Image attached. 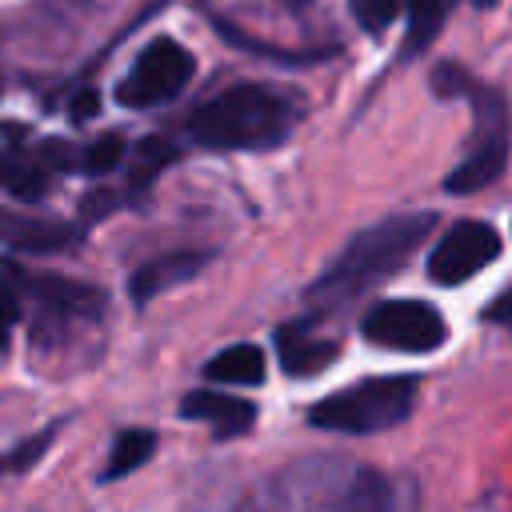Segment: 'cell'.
I'll return each instance as SVG.
<instances>
[{"label": "cell", "mask_w": 512, "mask_h": 512, "mask_svg": "<svg viewBox=\"0 0 512 512\" xmlns=\"http://www.w3.org/2000/svg\"><path fill=\"white\" fill-rule=\"evenodd\" d=\"M264 512H416V488L376 464L308 452L268 480Z\"/></svg>", "instance_id": "obj_1"}, {"label": "cell", "mask_w": 512, "mask_h": 512, "mask_svg": "<svg viewBox=\"0 0 512 512\" xmlns=\"http://www.w3.org/2000/svg\"><path fill=\"white\" fill-rule=\"evenodd\" d=\"M432 224H436L432 212H408V216H388V220L356 232L336 252V260L324 268V276H316V284L308 288V304H316V308H340L352 296H360L364 288L388 280L428 240Z\"/></svg>", "instance_id": "obj_2"}, {"label": "cell", "mask_w": 512, "mask_h": 512, "mask_svg": "<svg viewBox=\"0 0 512 512\" xmlns=\"http://www.w3.org/2000/svg\"><path fill=\"white\" fill-rule=\"evenodd\" d=\"M296 124V104L268 84H236L188 116V136L204 148H272Z\"/></svg>", "instance_id": "obj_3"}, {"label": "cell", "mask_w": 512, "mask_h": 512, "mask_svg": "<svg viewBox=\"0 0 512 512\" xmlns=\"http://www.w3.org/2000/svg\"><path fill=\"white\" fill-rule=\"evenodd\" d=\"M420 380L416 376H368L340 392L320 396L308 408V424L320 432H344V436H376L388 428H400L416 408Z\"/></svg>", "instance_id": "obj_4"}, {"label": "cell", "mask_w": 512, "mask_h": 512, "mask_svg": "<svg viewBox=\"0 0 512 512\" xmlns=\"http://www.w3.org/2000/svg\"><path fill=\"white\" fill-rule=\"evenodd\" d=\"M472 104H476V144L468 148V156L444 176V192L448 196H472L480 188H488L492 180L504 176L508 168V104L496 88L472 80Z\"/></svg>", "instance_id": "obj_5"}, {"label": "cell", "mask_w": 512, "mask_h": 512, "mask_svg": "<svg viewBox=\"0 0 512 512\" xmlns=\"http://www.w3.org/2000/svg\"><path fill=\"white\" fill-rule=\"evenodd\" d=\"M360 332L376 348L424 356L448 340V320L440 316V308H432L424 300H380L364 312Z\"/></svg>", "instance_id": "obj_6"}, {"label": "cell", "mask_w": 512, "mask_h": 512, "mask_svg": "<svg viewBox=\"0 0 512 512\" xmlns=\"http://www.w3.org/2000/svg\"><path fill=\"white\" fill-rule=\"evenodd\" d=\"M196 72V56L176 44L172 36H156L132 64V72L116 84V100L124 108H152V104H164L172 96H180L188 88Z\"/></svg>", "instance_id": "obj_7"}, {"label": "cell", "mask_w": 512, "mask_h": 512, "mask_svg": "<svg viewBox=\"0 0 512 512\" xmlns=\"http://www.w3.org/2000/svg\"><path fill=\"white\" fill-rule=\"evenodd\" d=\"M500 256V236L484 220H456L428 256V280L440 288H456L484 272Z\"/></svg>", "instance_id": "obj_8"}, {"label": "cell", "mask_w": 512, "mask_h": 512, "mask_svg": "<svg viewBox=\"0 0 512 512\" xmlns=\"http://www.w3.org/2000/svg\"><path fill=\"white\" fill-rule=\"evenodd\" d=\"M180 416L192 424H208L216 440H232L256 424V404L228 396V392H216V388H192L180 400Z\"/></svg>", "instance_id": "obj_9"}, {"label": "cell", "mask_w": 512, "mask_h": 512, "mask_svg": "<svg viewBox=\"0 0 512 512\" xmlns=\"http://www.w3.org/2000/svg\"><path fill=\"white\" fill-rule=\"evenodd\" d=\"M208 260H212V252H200V248L152 256L148 264H140V268L128 276V296H132V304H136V308L152 304L160 292H168V288H176V284L200 276V272L208 268Z\"/></svg>", "instance_id": "obj_10"}, {"label": "cell", "mask_w": 512, "mask_h": 512, "mask_svg": "<svg viewBox=\"0 0 512 512\" xmlns=\"http://www.w3.org/2000/svg\"><path fill=\"white\" fill-rule=\"evenodd\" d=\"M340 356V340L316 336L304 324H284L276 332V360L288 376H316Z\"/></svg>", "instance_id": "obj_11"}, {"label": "cell", "mask_w": 512, "mask_h": 512, "mask_svg": "<svg viewBox=\"0 0 512 512\" xmlns=\"http://www.w3.org/2000/svg\"><path fill=\"white\" fill-rule=\"evenodd\" d=\"M76 232L68 224L56 220H36V216H20L12 208H0V244L20 248V252H52L64 248Z\"/></svg>", "instance_id": "obj_12"}, {"label": "cell", "mask_w": 512, "mask_h": 512, "mask_svg": "<svg viewBox=\"0 0 512 512\" xmlns=\"http://www.w3.org/2000/svg\"><path fill=\"white\" fill-rule=\"evenodd\" d=\"M264 376H268V356L260 344H228L204 364V380H212V384L256 388V384H264Z\"/></svg>", "instance_id": "obj_13"}, {"label": "cell", "mask_w": 512, "mask_h": 512, "mask_svg": "<svg viewBox=\"0 0 512 512\" xmlns=\"http://www.w3.org/2000/svg\"><path fill=\"white\" fill-rule=\"evenodd\" d=\"M156 448H160L156 428H124V432H116L112 452H108V460L100 468V484H112V480H124V476L140 472L156 456Z\"/></svg>", "instance_id": "obj_14"}, {"label": "cell", "mask_w": 512, "mask_h": 512, "mask_svg": "<svg viewBox=\"0 0 512 512\" xmlns=\"http://www.w3.org/2000/svg\"><path fill=\"white\" fill-rule=\"evenodd\" d=\"M452 8H456V0H408V24H404V48H400V56L408 60V56H420L436 36H440V28H444V20L452 16Z\"/></svg>", "instance_id": "obj_15"}, {"label": "cell", "mask_w": 512, "mask_h": 512, "mask_svg": "<svg viewBox=\"0 0 512 512\" xmlns=\"http://www.w3.org/2000/svg\"><path fill=\"white\" fill-rule=\"evenodd\" d=\"M56 432H60V424L40 428V432H32L28 440H20L16 448H8V452L0 456V472H28V468H36V464H40V456L52 448Z\"/></svg>", "instance_id": "obj_16"}, {"label": "cell", "mask_w": 512, "mask_h": 512, "mask_svg": "<svg viewBox=\"0 0 512 512\" xmlns=\"http://www.w3.org/2000/svg\"><path fill=\"white\" fill-rule=\"evenodd\" d=\"M176 160V148L168 144V140H160V136H152V140H144L140 148H136V164H132V184H152L168 164Z\"/></svg>", "instance_id": "obj_17"}, {"label": "cell", "mask_w": 512, "mask_h": 512, "mask_svg": "<svg viewBox=\"0 0 512 512\" xmlns=\"http://www.w3.org/2000/svg\"><path fill=\"white\" fill-rule=\"evenodd\" d=\"M0 188H8V192L20 196V200H36V196L44 192V176H40L36 168L16 164V160H8V156L0 152Z\"/></svg>", "instance_id": "obj_18"}, {"label": "cell", "mask_w": 512, "mask_h": 512, "mask_svg": "<svg viewBox=\"0 0 512 512\" xmlns=\"http://www.w3.org/2000/svg\"><path fill=\"white\" fill-rule=\"evenodd\" d=\"M120 156H124V136L108 132V136H100L96 144L84 148V156H80V172H88V176H104V172H112V168L120 164Z\"/></svg>", "instance_id": "obj_19"}, {"label": "cell", "mask_w": 512, "mask_h": 512, "mask_svg": "<svg viewBox=\"0 0 512 512\" xmlns=\"http://www.w3.org/2000/svg\"><path fill=\"white\" fill-rule=\"evenodd\" d=\"M348 8L364 32H384L400 16V8H408V0H348Z\"/></svg>", "instance_id": "obj_20"}, {"label": "cell", "mask_w": 512, "mask_h": 512, "mask_svg": "<svg viewBox=\"0 0 512 512\" xmlns=\"http://www.w3.org/2000/svg\"><path fill=\"white\" fill-rule=\"evenodd\" d=\"M472 88V76L460 68V64H440L436 72H432V92L440 96V100H452V96H464Z\"/></svg>", "instance_id": "obj_21"}, {"label": "cell", "mask_w": 512, "mask_h": 512, "mask_svg": "<svg viewBox=\"0 0 512 512\" xmlns=\"http://www.w3.org/2000/svg\"><path fill=\"white\" fill-rule=\"evenodd\" d=\"M180 512H244L236 492H220V488H204L196 492Z\"/></svg>", "instance_id": "obj_22"}, {"label": "cell", "mask_w": 512, "mask_h": 512, "mask_svg": "<svg viewBox=\"0 0 512 512\" xmlns=\"http://www.w3.org/2000/svg\"><path fill=\"white\" fill-rule=\"evenodd\" d=\"M16 320H20V296H16V288L0 284V352H8Z\"/></svg>", "instance_id": "obj_23"}, {"label": "cell", "mask_w": 512, "mask_h": 512, "mask_svg": "<svg viewBox=\"0 0 512 512\" xmlns=\"http://www.w3.org/2000/svg\"><path fill=\"white\" fill-rule=\"evenodd\" d=\"M484 320H488V324H504V328H512V284L484 308Z\"/></svg>", "instance_id": "obj_24"}, {"label": "cell", "mask_w": 512, "mask_h": 512, "mask_svg": "<svg viewBox=\"0 0 512 512\" xmlns=\"http://www.w3.org/2000/svg\"><path fill=\"white\" fill-rule=\"evenodd\" d=\"M72 120H92L96 112H100V92L96 88H84V92H76V100H72Z\"/></svg>", "instance_id": "obj_25"}, {"label": "cell", "mask_w": 512, "mask_h": 512, "mask_svg": "<svg viewBox=\"0 0 512 512\" xmlns=\"http://www.w3.org/2000/svg\"><path fill=\"white\" fill-rule=\"evenodd\" d=\"M472 4H476V8H492L496 0H472Z\"/></svg>", "instance_id": "obj_26"}]
</instances>
